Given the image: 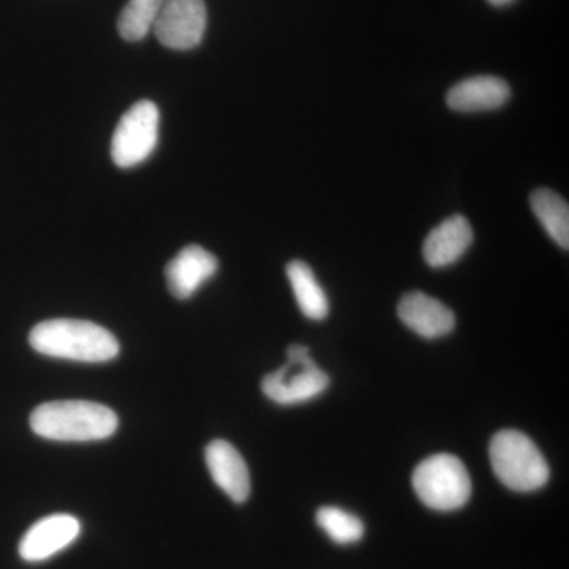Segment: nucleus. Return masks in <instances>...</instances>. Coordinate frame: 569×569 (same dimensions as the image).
Listing matches in <instances>:
<instances>
[{"label":"nucleus","mask_w":569,"mask_h":569,"mask_svg":"<svg viewBox=\"0 0 569 569\" xmlns=\"http://www.w3.org/2000/svg\"><path fill=\"white\" fill-rule=\"evenodd\" d=\"M531 209L550 238L569 249V206L559 193L549 189H537L530 197Z\"/></svg>","instance_id":"nucleus-15"},{"label":"nucleus","mask_w":569,"mask_h":569,"mask_svg":"<svg viewBox=\"0 0 569 569\" xmlns=\"http://www.w3.org/2000/svg\"><path fill=\"white\" fill-rule=\"evenodd\" d=\"M208 26L204 0H164L152 31L170 50H193L203 41Z\"/></svg>","instance_id":"nucleus-7"},{"label":"nucleus","mask_w":569,"mask_h":569,"mask_svg":"<svg viewBox=\"0 0 569 569\" xmlns=\"http://www.w3.org/2000/svg\"><path fill=\"white\" fill-rule=\"evenodd\" d=\"M287 355V365L261 381L264 396L280 406H298L323 395L329 377L310 358L309 348L295 343Z\"/></svg>","instance_id":"nucleus-5"},{"label":"nucleus","mask_w":569,"mask_h":569,"mask_svg":"<svg viewBox=\"0 0 569 569\" xmlns=\"http://www.w3.org/2000/svg\"><path fill=\"white\" fill-rule=\"evenodd\" d=\"M490 463L501 485L516 492H533L549 479L548 460L519 430H500L489 447Z\"/></svg>","instance_id":"nucleus-3"},{"label":"nucleus","mask_w":569,"mask_h":569,"mask_svg":"<svg viewBox=\"0 0 569 569\" xmlns=\"http://www.w3.org/2000/svg\"><path fill=\"white\" fill-rule=\"evenodd\" d=\"M217 269L219 261L211 252L200 246L186 247L164 268L168 290L174 298L189 299Z\"/></svg>","instance_id":"nucleus-10"},{"label":"nucleus","mask_w":569,"mask_h":569,"mask_svg":"<svg viewBox=\"0 0 569 569\" xmlns=\"http://www.w3.org/2000/svg\"><path fill=\"white\" fill-rule=\"evenodd\" d=\"M317 523L337 545H353L365 537V523L346 509L323 507L318 509Z\"/></svg>","instance_id":"nucleus-17"},{"label":"nucleus","mask_w":569,"mask_h":569,"mask_svg":"<svg viewBox=\"0 0 569 569\" xmlns=\"http://www.w3.org/2000/svg\"><path fill=\"white\" fill-rule=\"evenodd\" d=\"M473 242V230L463 216H452L427 236L422 254L432 268L455 264Z\"/></svg>","instance_id":"nucleus-12"},{"label":"nucleus","mask_w":569,"mask_h":569,"mask_svg":"<svg viewBox=\"0 0 569 569\" xmlns=\"http://www.w3.org/2000/svg\"><path fill=\"white\" fill-rule=\"evenodd\" d=\"M287 276L301 312L310 320H325L329 313V301L312 268L305 261L295 260L288 263Z\"/></svg>","instance_id":"nucleus-14"},{"label":"nucleus","mask_w":569,"mask_h":569,"mask_svg":"<svg viewBox=\"0 0 569 569\" xmlns=\"http://www.w3.org/2000/svg\"><path fill=\"white\" fill-rule=\"evenodd\" d=\"M488 2L490 3V6L493 7H505L509 6V3L515 2V0H488Z\"/></svg>","instance_id":"nucleus-18"},{"label":"nucleus","mask_w":569,"mask_h":569,"mask_svg":"<svg viewBox=\"0 0 569 569\" xmlns=\"http://www.w3.org/2000/svg\"><path fill=\"white\" fill-rule=\"evenodd\" d=\"M397 313L408 329L425 339L447 336L456 326L452 310L422 291H411L403 296L397 306Z\"/></svg>","instance_id":"nucleus-9"},{"label":"nucleus","mask_w":569,"mask_h":569,"mask_svg":"<svg viewBox=\"0 0 569 569\" xmlns=\"http://www.w3.org/2000/svg\"><path fill=\"white\" fill-rule=\"evenodd\" d=\"M163 3L164 0H129L118 21L122 39L140 41L148 37L159 18Z\"/></svg>","instance_id":"nucleus-16"},{"label":"nucleus","mask_w":569,"mask_h":569,"mask_svg":"<svg viewBox=\"0 0 569 569\" xmlns=\"http://www.w3.org/2000/svg\"><path fill=\"white\" fill-rule=\"evenodd\" d=\"M33 433L54 441H97L118 430L119 418L111 408L86 400L41 403L32 411Z\"/></svg>","instance_id":"nucleus-2"},{"label":"nucleus","mask_w":569,"mask_h":569,"mask_svg":"<svg viewBox=\"0 0 569 569\" xmlns=\"http://www.w3.org/2000/svg\"><path fill=\"white\" fill-rule=\"evenodd\" d=\"M29 342L41 355L81 362L111 361L121 351L118 339L103 326L70 318L37 325Z\"/></svg>","instance_id":"nucleus-1"},{"label":"nucleus","mask_w":569,"mask_h":569,"mask_svg":"<svg viewBox=\"0 0 569 569\" xmlns=\"http://www.w3.org/2000/svg\"><path fill=\"white\" fill-rule=\"evenodd\" d=\"M209 473L234 503H244L250 496V473L246 460L233 445L213 440L206 447Z\"/></svg>","instance_id":"nucleus-11"},{"label":"nucleus","mask_w":569,"mask_h":569,"mask_svg":"<svg viewBox=\"0 0 569 569\" xmlns=\"http://www.w3.org/2000/svg\"><path fill=\"white\" fill-rule=\"evenodd\" d=\"M511 97V89L501 78L482 74L468 78L449 89L447 103L451 110L459 112H478L497 110Z\"/></svg>","instance_id":"nucleus-13"},{"label":"nucleus","mask_w":569,"mask_h":569,"mask_svg":"<svg viewBox=\"0 0 569 569\" xmlns=\"http://www.w3.org/2000/svg\"><path fill=\"white\" fill-rule=\"evenodd\" d=\"M160 112L151 100H140L122 116L111 141L112 162L132 168L144 162L159 141Z\"/></svg>","instance_id":"nucleus-6"},{"label":"nucleus","mask_w":569,"mask_h":569,"mask_svg":"<svg viewBox=\"0 0 569 569\" xmlns=\"http://www.w3.org/2000/svg\"><path fill=\"white\" fill-rule=\"evenodd\" d=\"M81 533V522L74 516L52 515L37 520L20 541L22 560L44 561L69 548Z\"/></svg>","instance_id":"nucleus-8"},{"label":"nucleus","mask_w":569,"mask_h":569,"mask_svg":"<svg viewBox=\"0 0 569 569\" xmlns=\"http://www.w3.org/2000/svg\"><path fill=\"white\" fill-rule=\"evenodd\" d=\"M415 492L426 507L455 511L471 497V478L462 460L452 455H433L413 471Z\"/></svg>","instance_id":"nucleus-4"}]
</instances>
